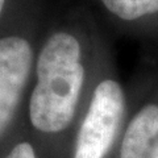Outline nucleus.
I'll return each instance as SVG.
<instances>
[{"instance_id": "1", "label": "nucleus", "mask_w": 158, "mask_h": 158, "mask_svg": "<svg viewBox=\"0 0 158 158\" xmlns=\"http://www.w3.org/2000/svg\"><path fill=\"white\" fill-rule=\"evenodd\" d=\"M82 46L74 34L54 32L40 50L36 85L29 100V120L37 131H65L75 113L85 83Z\"/></svg>"}, {"instance_id": "2", "label": "nucleus", "mask_w": 158, "mask_h": 158, "mask_svg": "<svg viewBox=\"0 0 158 158\" xmlns=\"http://www.w3.org/2000/svg\"><path fill=\"white\" fill-rule=\"evenodd\" d=\"M125 111L121 85L107 78L96 86L79 128L74 158H104L111 149Z\"/></svg>"}, {"instance_id": "3", "label": "nucleus", "mask_w": 158, "mask_h": 158, "mask_svg": "<svg viewBox=\"0 0 158 158\" xmlns=\"http://www.w3.org/2000/svg\"><path fill=\"white\" fill-rule=\"evenodd\" d=\"M33 67V49L27 38H0V137L13 120Z\"/></svg>"}, {"instance_id": "4", "label": "nucleus", "mask_w": 158, "mask_h": 158, "mask_svg": "<svg viewBox=\"0 0 158 158\" xmlns=\"http://www.w3.org/2000/svg\"><path fill=\"white\" fill-rule=\"evenodd\" d=\"M120 158H158V104L149 103L128 124Z\"/></svg>"}, {"instance_id": "5", "label": "nucleus", "mask_w": 158, "mask_h": 158, "mask_svg": "<svg viewBox=\"0 0 158 158\" xmlns=\"http://www.w3.org/2000/svg\"><path fill=\"white\" fill-rule=\"evenodd\" d=\"M112 15L125 21L150 16L158 12V0H100Z\"/></svg>"}, {"instance_id": "6", "label": "nucleus", "mask_w": 158, "mask_h": 158, "mask_svg": "<svg viewBox=\"0 0 158 158\" xmlns=\"http://www.w3.org/2000/svg\"><path fill=\"white\" fill-rule=\"evenodd\" d=\"M4 158H36V153L29 142H20Z\"/></svg>"}, {"instance_id": "7", "label": "nucleus", "mask_w": 158, "mask_h": 158, "mask_svg": "<svg viewBox=\"0 0 158 158\" xmlns=\"http://www.w3.org/2000/svg\"><path fill=\"white\" fill-rule=\"evenodd\" d=\"M4 6H6V0H0V16H2V13H3Z\"/></svg>"}]
</instances>
